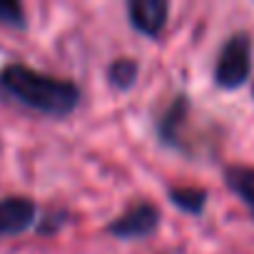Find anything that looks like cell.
<instances>
[{
	"mask_svg": "<svg viewBox=\"0 0 254 254\" xmlns=\"http://www.w3.org/2000/svg\"><path fill=\"white\" fill-rule=\"evenodd\" d=\"M0 90L48 117H67L80 105V90L75 82L38 72L23 63H10L0 70Z\"/></svg>",
	"mask_w": 254,
	"mask_h": 254,
	"instance_id": "1",
	"label": "cell"
},
{
	"mask_svg": "<svg viewBox=\"0 0 254 254\" xmlns=\"http://www.w3.org/2000/svg\"><path fill=\"white\" fill-rule=\"evenodd\" d=\"M249 72H252V40L247 33H237L222 45L217 55L214 82L222 90H237L249 80Z\"/></svg>",
	"mask_w": 254,
	"mask_h": 254,
	"instance_id": "2",
	"label": "cell"
},
{
	"mask_svg": "<svg viewBox=\"0 0 254 254\" xmlns=\"http://www.w3.org/2000/svg\"><path fill=\"white\" fill-rule=\"evenodd\" d=\"M157 229H160V207L147 199L130 204L105 227V232L112 234L115 239H145Z\"/></svg>",
	"mask_w": 254,
	"mask_h": 254,
	"instance_id": "3",
	"label": "cell"
},
{
	"mask_svg": "<svg viewBox=\"0 0 254 254\" xmlns=\"http://www.w3.org/2000/svg\"><path fill=\"white\" fill-rule=\"evenodd\" d=\"M127 18L137 33L147 38H160L170 18V3L167 0H130Z\"/></svg>",
	"mask_w": 254,
	"mask_h": 254,
	"instance_id": "4",
	"label": "cell"
},
{
	"mask_svg": "<svg viewBox=\"0 0 254 254\" xmlns=\"http://www.w3.org/2000/svg\"><path fill=\"white\" fill-rule=\"evenodd\" d=\"M38 219V204L30 197L0 199V239L30 229Z\"/></svg>",
	"mask_w": 254,
	"mask_h": 254,
	"instance_id": "5",
	"label": "cell"
},
{
	"mask_svg": "<svg viewBox=\"0 0 254 254\" xmlns=\"http://www.w3.org/2000/svg\"><path fill=\"white\" fill-rule=\"evenodd\" d=\"M187 117H190V100H187V95H177L172 100V105L157 120V135H160L162 145L175 147V150H185L182 127L187 125Z\"/></svg>",
	"mask_w": 254,
	"mask_h": 254,
	"instance_id": "6",
	"label": "cell"
},
{
	"mask_svg": "<svg viewBox=\"0 0 254 254\" xmlns=\"http://www.w3.org/2000/svg\"><path fill=\"white\" fill-rule=\"evenodd\" d=\"M224 182L227 187L247 204L254 209V167L247 165H229L224 170Z\"/></svg>",
	"mask_w": 254,
	"mask_h": 254,
	"instance_id": "7",
	"label": "cell"
},
{
	"mask_svg": "<svg viewBox=\"0 0 254 254\" xmlns=\"http://www.w3.org/2000/svg\"><path fill=\"white\" fill-rule=\"evenodd\" d=\"M137 77H140V63L132 60V58H117L107 67V80L120 92L132 90L135 82H137Z\"/></svg>",
	"mask_w": 254,
	"mask_h": 254,
	"instance_id": "8",
	"label": "cell"
},
{
	"mask_svg": "<svg viewBox=\"0 0 254 254\" xmlns=\"http://www.w3.org/2000/svg\"><path fill=\"white\" fill-rule=\"evenodd\" d=\"M167 197L177 209H182L187 214H202L204 207H207V190H202V187L180 185V187H172L167 192Z\"/></svg>",
	"mask_w": 254,
	"mask_h": 254,
	"instance_id": "9",
	"label": "cell"
},
{
	"mask_svg": "<svg viewBox=\"0 0 254 254\" xmlns=\"http://www.w3.org/2000/svg\"><path fill=\"white\" fill-rule=\"evenodd\" d=\"M0 25L13 28V30H25L28 28L25 8L15 3V0H0Z\"/></svg>",
	"mask_w": 254,
	"mask_h": 254,
	"instance_id": "10",
	"label": "cell"
},
{
	"mask_svg": "<svg viewBox=\"0 0 254 254\" xmlns=\"http://www.w3.org/2000/svg\"><path fill=\"white\" fill-rule=\"evenodd\" d=\"M65 222H67V214H65V212H60V209H53V212L43 214V219L38 222V232H40V234H45V237H50V234L60 232Z\"/></svg>",
	"mask_w": 254,
	"mask_h": 254,
	"instance_id": "11",
	"label": "cell"
},
{
	"mask_svg": "<svg viewBox=\"0 0 254 254\" xmlns=\"http://www.w3.org/2000/svg\"><path fill=\"white\" fill-rule=\"evenodd\" d=\"M252 92H254V85H252Z\"/></svg>",
	"mask_w": 254,
	"mask_h": 254,
	"instance_id": "12",
	"label": "cell"
}]
</instances>
